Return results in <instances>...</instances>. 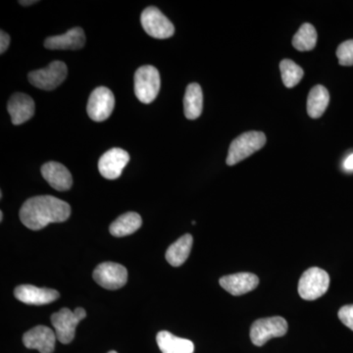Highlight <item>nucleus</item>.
<instances>
[{"mask_svg": "<svg viewBox=\"0 0 353 353\" xmlns=\"http://www.w3.org/2000/svg\"><path fill=\"white\" fill-rule=\"evenodd\" d=\"M70 215L69 204L52 196L29 199L23 204L19 212L21 222L32 231H39L51 223L65 222Z\"/></svg>", "mask_w": 353, "mask_h": 353, "instance_id": "nucleus-1", "label": "nucleus"}, {"mask_svg": "<svg viewBox=\"0 0 353 353\" xmlns=\"http://www.w3.org/2000/svg\"><path fill=\"white\" fill-rule=\"evenodd\" d=\"M266 143V136L262 132L252 131L241 134L234 139L228 153L227 164L233 166L240 163L245 158L259 152Z\"/></svg>", "mask_w": 353, "mask_h": 353, "instance_id": "nucleus-2", "label": "nucleus"}, {"mask_svg": "<svg viewBox=\"0 0 353 353\" xmlns=\"http://www.w3.org/2000/svg\"><path fill=\"white\" fill-rule=\"evenodd\" d=\"M161 87L160 74L150 65L139 67L134 74V94L139 101L150 104L155 101Z\"/></svg>", "mask_w": 353, "mask_h": 353, "instance_id": "nucleus-3", "label": "nucleus"}, {"mask_svg": "<svg viewBox=\"0 0 353 353\" xmlns=\"http://www.w3.org/2000/svg\"><path fill=\"white\" fill-rule=\"evenodd\" d=\"M87 313L83 308L78 307L75 311L69 308L61 310L51 315V324L54 327L57 340L63 345H68L75 338L76 328L79 323L85 319Z\"/></svg>", "mask_w": 353, "mask_h": 353, "instance_id": "nucleus-4", "label": "nucleus"}, {"mask_svg": "<svg viewBox=\"0 0 353 353\" xmlns=\"http://www.w3.org/2000/svg\"><path fill=\"white\" fill-rule=\"evenodd\" d=\"M330 285V276L318 267L308 269L299 283V294L304 301H315L326 294Z\"/></svg>", "mask_w": 353, "mask_h": 353, "instance_id": "nucleus-5", "label": "nucleus"}, {"mask_svg": "<svg viewBox=\"0 0 353 353\" xmlns=\"http://www.w3.org/2000/svg\"><path fill=\"white\" fill-rule=\"evenodd\" d=\"M288 329L289 325L283 317L262 318L253 323L250 328V340L256 347H262L271 339L284 336Z\"/></svg>", "mask_w": 353, "mask_h": 353, "instance_id": "nucleus-6", "label": "nucleus"}, {"mask_svg": "<svg viewBox=\"0 0 353 353\" xmlns=\"http://www.w3.org/2000/svg\"><path fill=\"white\" fill-rule=\"evenodd\" d=\"M68 75L66 64L62 61L51 62L48 67L32 71L28 75L34 87L43 90H53L64 82Z\"/></svg>", "mask_w": 353, "mask_h": 353, "instance_id": "nucleus-7", "label": "nucleus"}, {"mask_svg": "<svg viewBox=\"0 0 353 353\" xmlns=\"http://www.w3.org/2000/svg\"><path fill=\"white\" fill-rule=\"evenodd\" d=\"M143 30L154 39H169L175 32V27L170 20L157 7H148L141 16Z\"/></svg>", "mask_w": 353, "mask_h": 353, "instance_id": "nucleus-8", "label": "nucleus"}, {"mask_svg": "<svg viewBox=\"0 0 353 353\" xmlns=\"http://www.w3.org/2000/svg\"><path fill=\"white\" fill-rule=\"evenodd\" d=\"M114 108L115 97L113 92L105 87L97 88L88 99V115L94 122H103L110 117Z\"/></svg>", "mask_w": 353, "mask_h": 353, "instance_id": "nucleus-9", "label": "nucleus"}, {"mask_svg": "<svg viewBox=\"0 0 353 353\" xmlns=\"http://www.w3.org/2000/svg\"><path fill=\"white\" fill-rule=\"evenodd\" d=\"M92 277L103 289L119 290L127 284L128 271L123 265L103 262L94 269Z\"/></svg>", "mask_w": 353, "mask_h": 353, "instance_id": "nucleus-10", "label": "nucleus"}, {"mask_svg": "<svg viewBox=\"0 0 353 353\" xmlns=\"http://www.w3.org/2000/svg\"><path fill=\"white\" fill-rule=\"evenodd\" d=\"M130 161V155L122 148H112L104 153L99 161V173L108 180H116Z\"/></svg>", "mask_w": 353, "mask_h": 353, "instance_id": "nucleus-11", "label": "nucleus"}, {"mask_svg": "<svg viewBox=\"0 0 353 353\" xmlns=\"http://www.w3.org/2000/svg\"><path fill=\"white\" fill-rule=\"evenodd\" d=\"M14 296L21 303L29 305H43L53 303L59 299L60 294L57 290L48 288H38L32 285H18L14 290Z\"/></svg>", "mask_w": 353, "mask_h": 353, "instance_id": "nucleus-12", "label": "nucleus"}, {"mask_svg": "<svg viewBox=\"0 0 353 353\" xmlns=\"http://www.w3.org/2000/svg\"><path fill=\"white\" fill-rule=\"evenodd\" d=\"M57 334L46 326H37L23 336V343L29 350H37L41 353L54 352Z\"/></svg>", "mask_w": 353, "mask_h": 353, "instance_id": "nucleus-13", "label": "nucleus"}, {"mask_svg": "<svg viewBox=\"0 0 353 353\" xmlns=\"http://www.w3.org/2000/svg\"><path fill=\"white\" fill-rule=\"evenodd\" d=\"M7 110L14 125L24 124L34 115L36 104L30 95L17 92L9 99Z\"/></svg>", "mask_w": 353, "mask_h": 353, "instance_id": "nucleus-14", "label": "nucleus"}, {"mask_svg": "<svg viewBox=\"0 0 353 353\" xmlns=\"http://www.w3.org/2000/svg\"><path fill=\"white\" fill-rule=\"evenodd\" d=\"M219 283L221 287L229 294L239 296L256 289L259 279L252 273H236L221 278Z\"/></svg>", "mask_w": 353, "mask_h": 353, "instance_id": "nucleus-15", "label": "nucleus"}, {"mask_svg": "<svg viewBox=\"0 0 353 353\" xmlns=\"http://www.w3.org/2000/svg\"><path fill=\"white\" fill-rule=\"evenodd\" d=\"M85 43V32L82 28H73L59 36L50 37L44 41V48L51 50H78Z\"/></svg>", "mask_w": 353, "mask_h": 353, "instance_id": "nucleus-16", "label": "nucleus"}, {"mask_svg": "<svg viewBox=\"0 0 353 353\" xmlns=\"http://www.w3.org/2000/svg\"><path fill=\"white\" fill-rule=\"evenodd\" d=\"M41 175L50 187L58 192H66L73 185L71 173L63 164L50 161L41 167Z\"/></svg>", "mask_w": 353, "mask_h": 353, "instance_id": "nucleus-17", "label": "nucleus"}, {"mask_svg": "<svg viewBox=\"0 0 353 353\" xmlns=\"http://www.w3.org/2000/svg\"><path fill=\"white\" fill-rule=\"evenodd\" d=\"M158 347L162 353H194V345L192 341L179 338L167 331L157 334Z\"/></svg>", "mask_w": 353, "mask_h": 353, "instance_id": "nucleus-18", "label": "nucleus"}, {"mask_svg": "<svg viewBox=\"0 0 353 353\" xmlns=\"http://www.w3.org/2000/svg\"><path fill=\"white\" fill-rule=\"evenodd\" d=\"M203 109V94L201 85L192 83L188 85L183 97V112L189 120H196L201 115Z\"/></svg>", "mask_w": 353, "mask_h": 353, "instance_id": "nucleus-19", "label": "nucleus"}, {"mask_svg": "<svg viewBox=\"0 0 353 353\" xmlns=\"http://www.w3.org/2000/svg\"><path fill=\"white\" fill-rule=\"evenodd\" d=\"M192 243L194 239L192 234H187L169 246L166 252V260L168 263L174 267H179L185 263L189 259Z\"/></svg>", "mask_w": 353, "mask_h": 353, "instance_id": "nucleus-20", "label": "nucleus"}, {"mask_svg": "<svg viewBox=\"0 0 353 353\" xmlns=\"http://www.w3.org/2000/svg\"><path fill=\"white\" fill-rule=\"evenodd\" d=\"M143 224L141 215L136 212H128L121 215L109 227V232L114 236L122 238L138 231Z\"/></svg>", "mask_w": 353, "mask_h": 353, "instance_id": "nucleus-21", "label": "nucleus"}, {"mask_svg": "<svg viewBox=\"0 0 353 353\" xmlns=\"http://www.w3.org/2000/svg\"><path fill=\"white\" fill-rule=\"evenodd\" d=\"M330 102L328 90L321 85H315L310 90L307 99V113L313 119L321 117Z\"/></svg>", "mask_w": 353, "mask_h": 353, "instance_id": "nucleus-22", "label": "nucleus"}, {"mask_svg": "<svg viewBox=\"0 0 353 353\" xmlns=\"http://www.w3.org/2000/svg\"><path fill=\"white\" fill-rule=\"evenodd\" d=\"M317 43V32L309 23H305L299 28V32L292 39V46L299 51H310Z\"/></svg>", "mask_w": 353, "mask_h": 353, "instance_id": "nucleus-23", "label": "nucleus"}, {"mask_svg": "<svg viewBox=\"0 0 353 353\" xmlns=\"http://www.w3.org/2000/svg\"><path fill=\"white\" fill-rule=\"evenodd\" d=\"M283 83L285 87L292 88L303 80L304 72L301 67L290 59H284L280 64Z\"/></svg>", "mask_w": 353, "mask_h": 353, "instance_id": "nucleus-24", "label": "nucleus"}, {"mask_svg": "<svg viewBox=\"0 0 353 353\" xmlns=\"http://www.w3.org/2000/svg\"><path fill=\"white\" fill-rule=\"evenodd\" d=\"M339 63L341 66H352L353 65V39L341 43L336 50Z\"/></svg>", "mask_w": 353, "mask_h": 353, "instance_id": "nucleus-25", "label": "nucleus"}, {"mask_svg": "<svg viewBox=\"0 0 353 353\" xmlns=\"http://www.w3.org/2000/svg\"><path fill=\"white\" fill-rule=\"evenodd\" d=\"M338 315L341 323L353 331V304L343 306Z\"/></svg>", "mask_w": 353, "mask_h": 353, "instance_id": "nucleus-26", "label": "nucleus"}, {"mask_svg": "<svg viewBox=\"0 0 353 353\" xmlns=\"http://www.w3.org/2000/svg\"><path fill=\"white\" fill-rule=\"evenodd\" d=\"M10 44V37L4 31L0 32V54H3L8 50Z\"/></svg>", "mask_w": 353, "mask_h": 353, "instance_id": "nucleus-27", "label": "nucleus"}, {"mask_svg": "<svg viewBox=\"0 0 353 353\" xmlns=\"http://www.w3.org/2000/svg\"><path fill=\"white\" fill-rule=\"evenodd\" d=\"M345 170L353 171V154L350 155L343 163Z\"/></svg>", "mask_w": 353, "mask_h": 353, "instance_id": "nucleus-28", "label": "nucleus"}, {"mask_svg": "<svg viewBox=\"0 0 353 353\" xmlns=\"http://www.w3.org/2000/svg\"><path fill=\"white\" fill-rule=\"evenodd\" d=\"M39 1H36V0H32V1H25V0H21V1H19V3L21 4V6H32V4H34V3H38Z\"/></svg>", "mask_w": 353, "mask_h": 353, "instance_id": "nucleus-29", "label": "nucleus"}, {"mask_svg": "<svg viewBox=\"0 0 353 353\" xmlns=\"http://www.w3.org/2000/svg\"><path fill=\"white\" fill-rule=\"evenodd\" d=\"M0 221H1V222L3 221V212H2V211L0 212Z\"/></svg>", "mask_w": 353, "mask_h": 353, "instance_id": "nucleus-30", "label": "nucleus"}, {"mask_svg": "<svg viewBox=\"0 0 353 353\" xmlns=\"http://www.w3.org/2000/svg\"><path fill=\"white\" fill-rule=\"evenodd\" d=\"M108 353H117V352H114V350H112V352H108Z\"/></svg>", "mask_w": 353, "mask_h": 353, "instance_id": "nucleus-31", "label": "nucleus"}]
</instances>
